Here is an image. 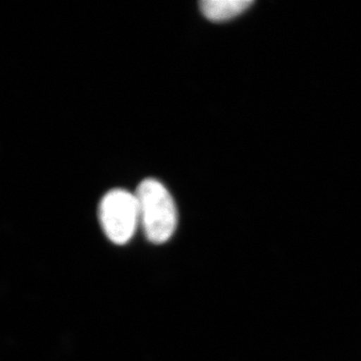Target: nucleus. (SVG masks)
Segmentation results:
<instances>
[{
    "label": "nucleus",
    "instance_id": "obj_2",
    "mask_svg": "<svg viewBox=\"0 0 361 361\" xmlns=\"http://www.w3.org/2000/svg\"><path fill=\"white\" fill-rule=\"evenodd\" d=\"M99 218L106 237L116 245H125L140 224L137 196L126 190H111L99 203Z\"/></svg>",
    "mask_w": 361,
    "mask_h": 361
},
{
    "label": "nucleus",
    "instance_id": "obj_3",
    "mask_svg": "<svg viewBox=\"0 0 361 361\" xmlns=\"http://www.w3.org/2000/svg\"><path fill=\"white\" fill-rule=\"evenodd\" d=\"M253 4V0H203L200 8L208 20L225 21L244 13Z\"/></svg>",
    "mask_w": 361,
    "mask_h": 361
},
{
    "label": "nucleus",
    "instance_id": "obj_1",
    "mask_svg": "<svg viewBox=\"0 0 361 361\" xmlns=\"http://www.w3.org/2000/svg\"><path fill=\"white\" fill-rule=\"evenodd\" d=\"M140 209V224L149 242L163 244L175 233L177 208L166 187L155 179L142 180L135 192Z\"/></svg>",
    "mask_w": 361,
    "mask_h": 361
}]
</instances>
